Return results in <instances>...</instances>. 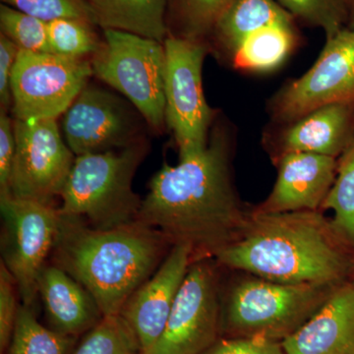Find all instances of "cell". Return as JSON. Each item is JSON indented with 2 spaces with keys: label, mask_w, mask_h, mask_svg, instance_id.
Wrapping results in <instances>:
<instances>
[{
  "label": "cell",
  "mask_w": 354,
  "mask_h": 354,
  "mask_svg": "<svg viewBox=\"0 0 354 354\" xmlns=\"http://www.w3.org/2000/svg\"><path fill=\"white\" fill-rule=\"evenodd\" d=\"M230 157V133L215 124L201 153L165 165L153 176L138 221L174 245L190 246L194 261L215 256L241 235L249 218L235 192Z\"/></svg>",
  "instance_id": "1"
},
{
  "label": "cell",
  "mask_w": 354,
  "mask_h": 354,
  "mask_svg": "<svg viewBox=\"0 0 354 354\" xmlns=\"http://www.w3.org/2000/svg\"><path fill=\"white\" fill-rule=\"evenodd\" d=\"M172 246L162 232L138 221L113 230H97L82 218L60 214L50 258L53 264L92 295L104 316L120 315Z\"/></svg>",
  "instance_id": "2"
},
{
  "label": "cell",
  "mask_w": 354,
  "mask_h": 354,
  "mask_svg": "<svg viewBox=\"0 0 354 354\" xmlns=\"http://www.w3.org/2000/svg\"><path fill=\"white\" fill-rule=\"evenodd\" d=\"M339 241L330 223L317 211H258L214 257L267 281L330 286L348 269Z\"/></svg>",
  "instance_id": "3"
},
{
  "label": "cell",
  "mask_w": 354,
  "mask_h": 354,
  "mask_svg": "<svg viewBox=\"0 0 354 354\" xmlns=\"http://www.w3.org/2000/svg\"><path fill=\"white\" fill-rule=\"evenodd\" d=\"M148 152L146 140L120 150L76 157L58 208L97 230H113L138 221L142 201L133 178Z\"/></svg>",
  "instance_id": "4"
},
{
  "label": "cell",
  "mask_w": 354,
  "mask_h": 354,
  "mask_svg": "<svg viewBox=\"0 0 354 354\" xmlns=\"http://www.w3.org/2000/svg\"><path fill=\"white\" fill-rule=\"evenodd\" d=\"M93 55L94 75L127 97L153 131L165 127V44L120 30L104 29Z\"/></svg>",
  "instance_id": "5"
},
{
  "label": "cell",
  "mask_w": 354,
  "mask_h": 354,
  "mask_svg": "<svg viewBox=\"0 0 354 354\" xmlns=\"http://www.w3.org/2000/svg\"><path fill=\"white\" fill-rule=\"evenodd\" d=\"M327 288L263 279L242 281L230 293L221 330L230 337L283 342L320 308Z\"/></svg>",
  "instance_id": "6"
},
{
  "label": "cell",
  "mask_w": 354,
  "mask_h": 354,
  "mask_svg": "<svg viewBox=\"0 0 354 354\" xmlns=\"http://www.w3.org/2000/svg\"><path fill=\"white\" fill-rule=\"evenodd\" d=\"M165 50V123L174 134L179 162L206 149L215 111L203 91L202 68L209 46L200 39L169 35Z\"/></svg>",
  "instance_id": "7"
},
{
  "label": "cell",
  "mask_w": 354,
  "mask_h": 354,
  "mask_svg": "<svg viewBox=\"0 0 354 354\" xmlns=\"http://www.w3.org/2000/svg\"><path fill=\"white\" fill-rule=\"evenodd\" d=\"M1 262L17 283L21 304L34 309L38 279L50 257L59 230L60 214L50 205L0 197Z\"/></svg>",
  "instance_id": "8"
},
{
  "label": "cell",
  "mask_w": 354,
  "mask_h": 354,
  "mask_svg": "<svg viewBox=\"0 0 354 354\" xmlns=\"http://www.w3.org/2000/svg\"><path fill=\"white\" fill-rule=\"evenodd\" d=\"M93 75L92 62L86 58L20 50L11 76L14 118L57 120Z\"/></svg>",
  "instance_id": "9"
},
{
  "label": "cell",
  "mask_w": 354,
  "mask_h": 354,
  "mask_svg": "<svg viewBox=\"0 0 354 354\" xmlns=\"http://www.w3.org/2000/svg\"><path fill=\"white\" fill-rule=\"evenodd\" d=\"M15 157L9 195L53 206L76 156L60 135L55 118H13Z\"/></svg>",
  "instance_id": "10"
},
{
  "label": "cell",
  "mask_w": 354,
  "mask_h": 354,
  "mask_svg": "<svg viewBox=\"0 0 354 354\" xmlns=\"http://www.w3.org/2000/svg\"><path fill=\"white\" fill-rule=\"evenodd\" d=\"M354 102V31L344 28L327 39L320 57L300 78L270 102L272 120L288 124L334 104Z\"/></svg>",
  "instance_id": "11"
},
{
  "label": "cell",
  "mask_w": 354,
  "mask_h": 354,
  "mask_svg": "<svg viewBox=\"0 0 354 354\" xmlns=\"http://www.w3.org/2000/svg\"><path fill=\"white\" fill-rule=\"evenodd\" d=\"M221 332L215 269L202 258L190 265L164 333L146 354H201L220 339Z\"/></svg>",
  "instance_id": "12"
},
{
  "label": "cell",
  "mask_w": 354,
  "mask_h": 354,
  "mask_svg": "<svg viewBox=\"0 0 354 354\" xmlns=\"http://www.w3.org/2000/svg\"><path fill=\"white\" fill-rule=\"evenodd\" d=\"M132 108L118 95L87 84L64 114L70 150L79 157L120 150L145 140L140 134L141 114Z\"/></svg>",
  "instance_id": "13"
},
{
  "label": "cell",
  "mask_w": 354,
  "mask_h": 354,
  "mask_svg": "<svg viewBox=\"0 0 354 354\" xmlns=\"http://www.w3.org/2000/svg\"><path fill=\"white\" fill-rule=\"evenodd\" d=\"M193 262L194 253L190 246L174 244L157 271L134 291L121 309L120 315L136 335L142 353H149L162 337Z\"/></svg>",
  "instance_id": "14"
},
{
  "label": "cell",
  "mask_w": 354,
  "mask_h": 354,
  "mask_svg": "<svg viewBox=\"0 0 354 354\" xmlns=\"http://www.w3.org/2000/svg\"><path fill=\"white\" fill-rule=\"evenodd\" d=\"M337 171L334 157L305 152L283 153L279 158L276 184L259 211H317L332 188Z\"/></svg>",
  "instance_id": "15"
},
{
  "label": "cell",
  "mask_w": 354,
  "mask_h": 354,
  "mask_svg": "<svg viewBox=\"0 0 354 354\" xmlns=\"http://www.w3.org/2000/svg\"><path fill=\"white\" fill-rule=\"evenodd\" d=\"M281 344L286 354H354V283L333 293Z\"/></svg>",
  "instance_id": "16"
},
{
  "label": "cell",
  "mask_w": 354,
  "mask_h": 354,
  "mask_svg": "<svg viewBox=\"0 0 354 354\" xmlns=\"http://www.w3.org/2000/svg\"><path fill=\"white\" fill-rule=\"evenodd\" d=\"M353 104H334L312 111L285 124L274 133L279 156L290 152L337 157L353 141Z\"/></svg>",
  "instance_id": "17"
},
{
  "label": "cell",
  "mask_w": 354,
  "mask_h": 354,
  "mask_svg": "<svg viewBox=\"0 0 354 354\" xmlns=\"http://www.w3.org/2000/svg\"><path fill=\"white\" fill-rule=\"evenodd\" d=\"M38 293L51 329L60 334L78 337L104 317L92 295L53 263L39 274Z\"/></svg>",
  "instance_id": "18"
},
{
  "label": "cell",
  "mask_w": 354,
  "mask_h": 354,
  "mask_svg": "<svg viewBox=\"0 0 354 354\" xmlns=\"http://www.w3.org/2000/svg\"><path fill=\"white\" fill-rule=\"evenodd\" d=\"M97 24L164 43L167 39V0H86Z\"/></svg>",
  "instance_id": "19"
},
{
  "label": "cell",
  "mask_w": 354,
  "mask_h": 354,
  "mask_svg": "<svg viewBox=\"0 0 354 354\" xmlns=\"http://www.w3.org/2000/svg\"><path fill=\"white\" fill-rule=\"evenodd\" d=\"M297 41L295 19L283 21L263 28L247 37L228 59L236 69L272 71L290 57Z\"/></svg>",
  "instance_id": "20"
},
{
  "label": "cell",
  "mask_w": 354,
  "mask_h": 354,
  "mask_svg": "<svg viewBox=\"0 0 354 354\" xmlns=\"http://www.w3.org/2000/svg\"><path fill=\"white\" fill-rule=\"evenodd\" d=\"M295 19L276 0H234L213 32L227 57L253 32L276 23Z\"/></svg>",
  "instance_id": "21"
},
{
  "label": "cell",
  "mask_w": 354,
  "mask_h": 354,
  "mask_svg": "<svg viewBox=\"0 0 354 354\" xmlns=\"http://www.w3.org/2000/svg\"><path fill=\"white\" fill-rule=\"evenodd\" d=\"M76 339L44 327L34 309L21 304L8 354H72Z\"/></svg>",
  "instance_id": "22"
},
{
  "label": "cell",
  "mask_w": 354,
  "mask_h": 354,
  "mask_svg": "<svg viewBox=\"0 0 354 354\" xmlns=\"http://www.w3.org/2000/svg\"><path fill=\"white\" fill-rule=\"evenodd\" d=\"M322 208L334 213L330 225L337 237L354 245V139L337 165L335 183Z\"/></svg>",
  "instance_id": "23"
},
{
  "label": "cell",
  "mask_w": 354,
  "mask_h": 354,
  "mask_svg": "<svg viewBox=\"0 0 354 354\" xmlns=\"http://www.w3.org/2000/svg\"><path fill=\"white\" fill-rule=\"evenodd\" d=\"M72 354H142L138 339L120 315L104 316Z\"/></svg>",
  "instance_id": "24"
},
{
  "label": "cell",
  "mask_w": 354,
  "mask_h": 354,
  "mask_svg": "<svg viewBox=\"0 0 354 354\" xmlns=\"http://www.w3.org/2000/svg\"><path fill=\"white\" fill-rule=\"evenodd\" d=\"M87 21L62 18L48 23L51 53L67 57L85 58L94 55L102 43Z\"/></svg>",
  "instance_id": "25"
},
{
  "label": "cell",
  "mask_w": 354,
  "mask_h": 354,
  "mask_svg": "<svg viewBox=\"0 0 354 354\" xmlns=\"http://www.w3.org/2000/svg\"><path fill=\"white\" fill-rule=\"evenodd\" d=\"M295 20L320 28L326 38L348 25V0H276Z\"/></svg>",
  "instance_id": "26"
},
{
  "label": "cell",
  "mask_w": 354,
  "mask_h": 354,
  "mask_svg": "<svg viewBox=\"0 0 354 354\" xmlns=\"http://www.w3.org/2000/svg\"><path fill=\"white\" fill-rule=\"evenodd\" d=\"M1 34L20 50L32 53H51L48 22L2 3L0 6Z\"/></svg>",
  "instance_id": "27"
},
{
  "label": "cell",
  "mask_w": 354,
  "mask_h": 354,
  "mask_svg": "<svg viewBox=\"0 0 354 354\" xmlns=\"http://www.w3.org/2000/svg\"><path fill=\"white\" fill-rule=\"evenodd\" d=\"M234 0H174L180 32L176 36L203 41Z\"/></svg>",
  "instance_id": "28"
},
{
  "label": "cell",
  "mask_w": 354,
  "mask_h": 354,
  "mask_svg": "<svg viewBox=\"0 0 354 354\" xmlns=\"http://www.w3.org/2000/svg\"><path fill=\"white\" fill-rule=\"evenodd\" d=\"M2 3L13 7L21 12L50 22L71 18L97 24L92 8L86 0H1Z\"/></svg>",
  "instance_id": "29"
},
{
  "label": "cell",
  "mask_w": 354,
  "mask_h": 354,
  "mask_svg": "<svg viewBox=\"0 0 354 354\" xmlns=\"http://www.w3.org/2000/svg\"><path fill=\"white\" fill-rule=\"evenodd\" d=\"M17 283L3 263H0V349L8 351L20 304Z\"/></svg>",
  "instance_id": "30"
},
{
  "label": "cell",
  "mask_w": 354,
  "mask_h": 354,
  "mask_svg": "<svg viewBox=\"0 0 354 354\" xmlns=\"http://www.w3.org/2000/svg\"><path fill=\"white\" fill-rule=\"evenodd\" d=\"M201 354H286L281 342L256 337L218 339Z\"/></svg>",
  "instance_id": "31"
},
{
  "label": "cell",
  "mask_w": 354,
  "mask_h": 354,
  "mask_svg": "<svg viewBox=\"0 0 354 354\" xmlns=\"http://www.w3.org/2000/svg\"><path fill=\"white\" fill-rule=\"evenodd\" d=\"M15 149L13 120L0 111V197L9 195Z\"/></svg>",
  "instance_id": "32"
},
{
  "label": "cell",
  "mask_w": 354,
  "mask_h": 354,
  "mask_svg": "<svg viewBox=\"0 0 354 354\" xmlns=\"http://www.w3.org/2000/svg\"><path fill=\"white\" fill-rule=\"evenodd\" d=\"M20 48L3 34H0V104L7 111L12 106L11 76Z\"/></svg>",
  "instance_id": "33"
},
{
  "label": "cell",
  "mask_w": 354,
  "mask_h": 354,
  "mask_svg": "<svg viewBox=\"0 0 354 354\" xmlns=\"http://www.w3.org/2000/svg\"><path fill=\"white\" fill-rule=\"evenodd\" d=\"M348 20L346 28L354 31V0H348Z\"/></svg>",
  "instance_id": "34"
},
{
  "label": "cell",
  "mask_w": 354,
  "mask_h": 354,
  "mask_svg": "<svg viewBox=\"0 0 354 354\" xmlns=\"http://www.w3.org/2000/svg\"><path fill=\"white\" fill-rule=\"evenodd\" d=\"M142 354H143V353H142Z\"/></svg>",
  "instance_id": "35"
}]
</instances>
